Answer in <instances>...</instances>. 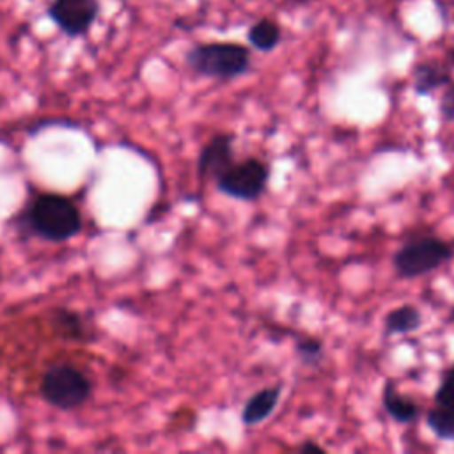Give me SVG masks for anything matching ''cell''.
I'll return each mask as SVG.
<instances>
[{"mask_svg": "<svg viewBox=\"0 0 454 454\" xmlns=\"http://www.w3.org/2000/svg\"><path fill=\"white\" fill-rule=\"evenodd\" d=\"M454 257V245L436 234H415L392 254V268L399 278L424 277Z\"/></svg>", "mask_w": 454, "mask_h": 454, "instance_id": "cell-4", "label": "cell"}, {"mask_svg": "<svg viewBox=\"0 0 454 454\" xmlns=\"http://www.w3.org/2000/svg\"><path fill=\"white\" fill-rule=\"evenodd\" d=\"M184 62L199 76L227 82L250 71L252 53L239 43L211 41L192 46L184 55Z\"/></svg>", "mask_w": 454, "mask_h": 454, "instance_id": "cell-3", "label": "cell"}, {"mask_svg": "<svg viewBox=\"0 0 454 454\" xmlns=\"http://www.w3.org/2000/svg\"><path fill=\"white\" fill-rule=\"evenodd\" d=\"M39 397L60 411H74L94 394V380L87 369L73 362L50 364L39 376Z\"/></svg>", "mask_w": 454, "mask_h": 454, "instance_id": "cell-2", "label": "cell"}, {"mask_svg": "<svg viewBox=\"0 0 454 454\" xmlns=\"http://www.w3.org/2000/svg\"><path fill=\"white\" fill-rule=\"evenodd\" d=\"M438 114L442 121L445 122H454V80L445 85L440 101H438Z\"/></svg>", "mask_w": 454, "mask_h": 454, "instance_id": "cell-17", "label": "cell"}, {"mask_svg": "<svg viewBox=\"0 0 454 454\" xmlns=\"http://www.w3.org/2000/svg\"><path fill=\"white\" fill-rule=\"evenodd\" d=\"M271 177V167L268 161L248 156L239 161H232L225 170H222L215 179V188L234 200L255 202L266 190Z\"/></svg>", "mask_w": 454, "mask_h": 454, "instance_id": "cell-5", "label": "cell"}, {"mask_svg": "<svg viewBox=\"0 0 454 454\" xmlns=\"http://www.w3.org/2000/svg\"><path fill=\"white\" fill-rule=\"evenodd\" d=\"M234 133L218 131L207 142H204L197 156V176L200 179L213 181L234 161Z\"/></svg>", "mask_w": 454, "mask_h": 454, "instance_id": "cell-7", "label": "cell"}, {"mask_svg": "<svg viewBox=\"0 0 454 454\" xmlns=\"http://www.w3.org/2000/svg\"><path fill=\"white\" fill-rule=\"evenodd\" d=\"M282 395V383H275L270 387H262L257 392H254L241 408V422L247 427H254L266 419H270L278 406Z\"/></svg>", "mask_w": 454, "mask_h": 454, "instance_id": "cell-9", "label": "cell"}, {"mask_svg": "<svg viewBox=\"0 0 454 454\" xmlns=\"http://www.w3.org/2000/svg\"><path fill=\"white\" fill-rule=\"evenodd\" d=\"M422 326V312L413 303H401L390 309L383 317V332L387 337L413 333Z\"/></svg>", "mask_w": 454, "mask_h": 454, "instance_id": "cell-11", "label": "cell"}, {"mask_svg": "<svg viewBox=\"0 0 454 454\" xmlns=\"http://www.w3.org/2000/svg\"><path fill=\"white\" fill-rule=\"evenodd\" d=\"M454 73V50L445 53L443 59H426L413 66V92L417 96H429L452 82Z\"/></svg>", "mask_w": 454, "mask_h": 454, "instance_id": "cell-8", "label": "cell"}, {"mask_svg": "<svg viewBox=\"0 0 454 454\" xmlns=\"http://www.w3.org/2000/svg\"><path fill=\"white\" fill-rule=\"evenodd\" d=\"M248 44L257 51H271L282 39L280 25L271 18L257 20L247 32Z\"/></svg>", "mask_w": 454, "mask_h": 454, "instance_id": "cell-13", "label": "cell"}, {"mask_svg": "<svg viewBox=\"0 0 454 454\" xmlns=\"http://www.w3.org/2000/svg\"><path fill=\"white\" fill-rule=\"evenodd\" d=\"M99 12L98 0H53L48 7L51 21L69 37L85 35Z\"/></svg>", "mask_w": 454, "mask_h": 454, "instance_id": "cell-6", "label": "cell"}, {"mask_svg": "<svg viewBox=\"0 0 454 454\" xmlns=\"http://www.w3.org/2000/svg\"><path fill=\"white\" fill-rule=\"evenodd\" d=\"M433 404L454 410V364L443 369L438 387L433 394Z\"/></svg>", "mask_w": 454, "mask_h": 454, "instance_id": "cell-16", "label": "cell"}, {"mask_svg": "<svg viewBox=\"0 0 454 454\" xmlns=\"http://www.w3.org/2000/svg\"><path fill=\"white\" fill-rule=\"evenodd\" d=\"M381 406L397 424H413L420 417V404L399 392L394 380H385L381 388Z\"/></svg>", "mask_w": 454, "mask_h": 454, "instance_id": "cell-10", "label": "cell"}, {"mask_svg": "<svg viewBox=\"0 0 454 454\" xmlns=\"http://www.w3.org/2000/svg\"><path fill=\"white\" fill-rule=\"evenodd\" d=\"M294 353H296V356L300 358L301 364L314 367L325 356V342L321 339L310 337V335L298 337L294 340Z\"/></svg>", "mask_w": 454, "mask_h": 454, "instance_id": "cell-15", "label": "cell"}, {"mask_svg": "<svg viewBox=\"0 0 454 454\" xmlns=\"http://www.w3.org/2000/svg\"><path fill=\"white\" fill-rule=\"evenodd\" d=\"M51 326L57 330L59 335L69 340L85 342V339H89V326L85 323V317L76 310L57 307L51 312Z\"/></svg>", "mask_w": 454, "mask_h": 454, "instance_id": "cell-12", "label": "cell"}, {"mask_svg": "<svg viewBox=\"0 0 454 454\" xmlns=\"http://www.w3.org/2000/svg\"><path fill=\"white\" fill-rule=\"evenodd\" d=\"M426 426L436 438L454 442V410L433 404L426 411Z\"/></svg>", "mask_w": 454, "mask_h": 454, "instance_id": "cell-14", "label": "cell"}, {"mask_svg": "<svg viewBox=\"0 0 454 454\" xmlns=\"http://www.w3.org/2000/svg\"><path fill=\"white\" fill-rule=\"evenodd\" d=\"M294 450L301 452V454H305V452H321V454H325L326 452V449L323 445H319V443H316L312 440H303L300 445L294 447Z\"/></svg>", "mask_w": 454, "mask_h": 454, "instance_id": "cell-18", "label": "cell"}, {"mask_svg": "<svg viewBox=\"0 0 454 454\" xmlns=\"http://www.w3.org/2000/svg\"><path fill=\"white\" fill-rule=\"evenodd\" d=\"M12 227L25 238L50 243H64L76 238L83 229L78 204L59 192H37L21 206L12 218Z\"/></svg>", "mask_w": 454, "mask_h": 454, "instance_id": "cell-1", "label": "cell"}]
</instances>
